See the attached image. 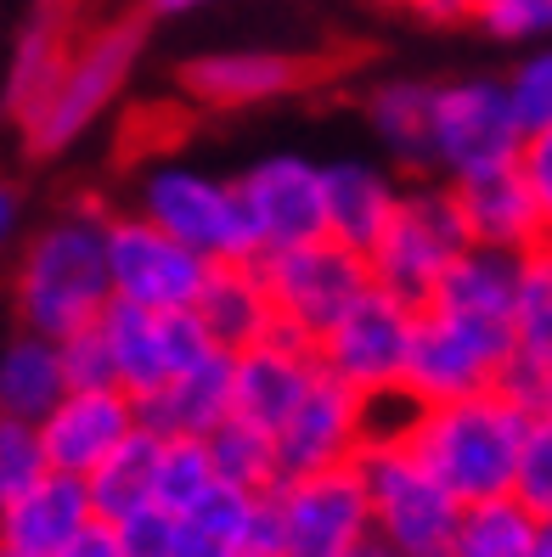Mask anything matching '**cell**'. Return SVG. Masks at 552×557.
<instances>
[{"mask_svg": "<svg viewBox=\"0 0 552 557\" xmlns=\"http://www.w3.org/2000/svg\"><path fill=\"white\" fill-rule=\"evenodd\" d=\"M147 28L152 23H142L136 12L85 23V35L74 40V51L62 62V74L51 79V90L17 119V136H23L28 158H62L119 108V96L130 90V79L142 69Z\"/></svg>", "mask_w": 552, "mask_h": 557, "instance_id": "3", "label": "cell"}, {"mask_svg": "<svg viewBox=\"0 0 552 557\" xmlns=\"http://www.w3.org/2000/svg\"><path fill=\"white\" fill-rule=\"evenodd\" d=\"M271 507H277L282 557H344L349 546H361L372 535L367 530V490H361L355 462L299 473V479H277Z\"/></svg>", "mask_w": 552, "mask_h": 557, "instance_id": "14", "label": "cell"}, {"mask_svg": "<svg viewBox=\"0 0 552 557\" xmlns=\"http://www.w3.org/2000/svg\"><path fill=\"white\" fill-rule=\"evenodd\" d=\"M513 502H525L530 512L552 518V417H530L525 440H518V462H513Z\"/></svg>", "mask_w": 552, "mask_h": 557, "instance_id": "35", "label": "cell"}, {"mask_svg": "<svg viewBox=\"0 0 552 557\" xmlns=\"http://www.w3.org/2000/svg\"><path fill=\"white\" fill-rule=\"evenodd\" d=\"M79 35H85V0H28L23 23L7 40V69H0V113L12 124L51 90Z\"/></svg>", "mask_w": 552, "mask_h": 557, "instance_id": "17", "label": "cell"}, {"mask_svg": "<svg viewBox=\"0 0 552 557\" xmlns=\"http://www.w3.org/2000/svg\"><path fill=\"white\" fill-rule=\"evenodd\" d=\"M344 557H395V552H389V546H378V541H372V535H367V541H361V546H349V552H344Z\"/></svg>", "mask_w": 552, "mask_h": 557, "instance_id": "45", "label": "cell"}, {"mask_svg": "<svg viewBox=\"0 0 552 557\" xmlns=\"http://www.w3.org/2000/svg\"><path fill=\"white\" fill-rule=\"evenodd\" d=\"M372 440V400L355 395L349 383L316 372L299 406L282 417V429L271 434L277 450V479H299L321 468H349L355 450Z\"/></svg>", "mask_w": 552, "mask_h": 557, "instance_id": "15", "label": "cell"}, {"mask_svg": "<svg viewBox=\"0 0 552 557\" xmlns=\"http://www.w3.org/2000/svg\"><path fill=\"white\" fill-rule=\"evenodd\" d=\"M108 344V367H113V388H124L130 400L152 395L158 383H170L175 372L198 367L214 349L204 321L192 310H136V305H108L96 315Z\"/></svg>", "mask_w": 552, "mask_h": 557, "instance_id": "13", "label": "cell"}, {"mask_svg": "<svg viewBox=\"0 0 552 557\" xmlns=\"http://www.w3.org/2000/svg\"><path fill=\"white\" fill-rule=\"evenodd\" d=\"M254 496L232 484H214L204 502H192L186 512H175V541L170 557H237L243 530H248Z\"/></svg>", "mask_w": 552, "mask_h": 557, "instance_id": "30", "label": "cell"}, {"mask_svg": "<svg viewBox=\"0 0 552 557\" xmlns=\"http://www.w3.org/2000/svg\"><path fill=\"white\" fill-rule=\"evenodd\" d=\"M90 496L85 479L74 473H46L40 484H28L12 507H0V546L17 557H57L85 523H90Z\"/></svg>", "mask_w": 552, "mask_h": 557, "instance_id": "24", "label": "cell"}, {"mask_svg": "<svg viewBox=\"0 0 552 557\" xmlns=\"http://www.w3.org/2000/svg\"><path fill=\"white\" fill-rule=\"evenodd\" d=\"M232 186H237V203H243L254 259L321 237V163L316 158L271 152V158L248 163Z\"/></svg>", "mask_w": 552, "mask_h": 557, "instance_id": "16", "label": "cell"}, {"mask_svg": "<svg viewBox=\"0 0 552 557\" xmlns=\"http://www.w3.org/2000/svg\"><path fill=\"white\" fill-rule=\"evenodd\" d=\"M62 360H57V338L40 333H23L0 344V417H17V422H40L57 395H62Z\"/></svg>", "mask_w": 552, "mask_h": 557, "instance_id": "27", "label": "cell"}, {"mask_svg": "<svg viewBox=\"0 0 552 557\" xmlns=\"http://www.w3.org/2000/svg\"><path fill=\"white\" fill-rule=\"evenodd\" d=\"M113 535H119V552L124 557H170V541H175V512L164 507H136V512H124L113 523Z\"/></svg>", "mask_w": 552, "mask_h": 557, "instance_id": "39", "label": "cell"}, {"mask_svg": "<svg viewBox=\"0 0 552 557\" xmlns=\"http://www.w3.org/2000/svg\"><path fill=\"white\" fill-rule=\"evenodd\" d=\"M192 315L204 321V333L214 349L237 355L259 338L277 333V310H271V293L266 276H259L254 259H225V265H209L198 299H192Z\"/></svg>", "mask_w": 552, "mask_h": 557, "instance_id": "23", "label": "cell"}, {"mask_svg": "<svg viewBox=\"0 0 552 557\" xmlns=\"http://www.w3.org/2000/svg\"><path fill=\"white\" fill-rule=\"evenodd\" d=\"M525 136L513 129L502 79L496 74H463V79H434L429 96V170L434 181L457 186L474 175L507 170L518 158Z\"/></svg>", "mask_w": 552, "mask_h": 557, "instance_id": "8", "label": "cell"}, {"mask_svg": "<svg viewBox=\"0 0 552 557\" xmlns=\"http://www.w3.org/2000/svg\"><path fill=\"white\" fill-rule=\"evenodd\" d=\"M220 0H136V17L142 23H170V17H192V12H209Z\"/></svg>", "mask_w": 552, "mask_h": 557, "instance_id": "44", "label": "cell"}, {"mask_svg": "<svg viewBox=\"0 0 552 557\" xmlns=\"http://www.w3.org/2000/svg\"><path fill=\"white\" fill-rule=\"evenodd\" d=\"M463 248H468V225L457 209V191L434 175H412L395 198V214H389V225L367 253V276L372 287L395 293V299L417 310L429 305L434 282Z\"/></svg>", "mask_w": 552, "mask_h": 557, "instance_id": "4", "label": "cell"}, {"mask_svg": "<svg viewBox=\"0 0 552 557\" xmlns=\"http://www.w3.org/2000/svg\"><path fill=\"white\" fill-rule=\"evenodd\" d=\"M214 468L204 440H158V462H152V507L186 512L192 502H204L214 490Z\"/></svg>", "mask_w": 552, "mask_h": 557, "instance_id": "33", "label": "cell"}, {"mask_svg": "<svg viewBox=\"0 0 552 557\" xmlns=\"http://www.w3.org/2000/svg\"><path fill=\"white\" fill-rule=\"evenodd\" d=\"M17 237H23V191L0 175V253H7Z\"/></svg>", "mask_w": 552, "mask_h": 557, "instance_id": "43", "label": "cell"}, {"mask_svg": "<svg viewBox=\"0 0 552 557\" xmlns=\"http://www.w3.org/2000/svg\"><path fill=\"white\" fill-rule=\"evenodd\" d=\"M57 557H124V552H119V535H113V523L90 518L85 530H79V535H74L69 546H62Z\"/></svg>", "mask_w": 552, "mask_h": 557, "instance_id": "41", "label": "cell"}, {"mask_svg": "<svg viewBox=\"0 0 552 557\" xmlns=\"http://www.w3.org/2000/svg\"><path fill=\"white\" fill-rule=\"evenodd\" d=\"M507 355H513L507 321L417 305L406 367H401V400L440 406V400H463V395H479V388H496V372L507 367Z\"/></svg>", "mask_w": 552, "mask_h": 557, "instance_id": "6", "label": "cell"}, {"mask_svg": "<svg viewBox=\"0 0 552 557\" xmlns=\"http://www.w3.org/2000/svg\"><path fill=\"white\" fill-rule=\"evenodd\" d=\"M136 214L152 220L158 232H170L181 248H192L198 259H209V265L254 259L237 186L225 175L192 170V163H181V158L147 163V170L136 175Z\"/></svg>", "mask_w": 552, "mask_h": 557, "instance_id": "7", "label": "cell"}, {"mask_svg": "<svg viewBox=\"0 0 552 557\" xmlns=\"http://www.w3.org/2000/svg\"><path fill=\"white\" fill-rule=\"evenodd\" d=\"M412 305L395 299L383 287H367L328 333L316 338V367L349 383L367 400L401 395V367H406V344H412Z\"/></svg>", "mask_w": 552, "mask_h": 557, "instance_id": "10", "label": "cell"}, {"mask_svg": "<svg viewBox=\"0 0 552 557\" xmlns=\"http://www.w3.org/2000/svg\"><path fill=\"white\" fill-rule=\"evenodd\" d=\"M57 360H62V383L69 388H113V367H108V344L102 326H79V333L57 338Z\"/></svg>", "mask_w": 552, "mask_h": 557, "instance_id": "38", "label": "cell"}, {"mask_svg": "<svg viewBox=\"0 0 552 557\" xmlns=\"http://www.w3.org/2000/svg\"><path fill=\"white\" fill-rule=\"evenodd\" d=\"M102 225H108V209L69 203L40 232L23 237L17 265H12V310L23 321V333L69 338L113 305Z\"/></svg>", "mask_w": 552, "mask_h": 557, "instance_id": "1", "label": "cell"}, {"mask_svg": "<svg viewBox=\"0 0 552 557\" xmlns=\"http://www.w3.org/2000/svg\"><path fill=\"white\" fill-rule=\"evenodd\" d=\"M46 468V450L35 422H17V417H0V507H12L28 484H40Z\"/></svg>", "mask_w": 552, "mask_h": 557, "instance_id": "36", "label": "cell"}, {"mask_svg": "<svg viewBox=\"0 0 552 557\" xmlns=\"http://www.w3.org/2000/svg\"><path fill=\"white\" fill-rule=\"evenodd\" d=\"M130 429H136V400L124 388H62L57 406L35 422L46 468L74 479H85Z\"/></svg>", "mask_w": 552, "mask_h": 557, "instance_id": "18", "label": "cell"}, {"mask_svg": "<svg viewBox=\"0 0 552 557\" xmlns=\"http://www.w3.org/2000/svg\"><path fill=\"white\" fill-rule=\"evenodd\" d=\"M254 265H259V276H266L277 326H282V333H294V338H305L310 349L372 287L367 259L339 248V243H328V237L282 248V253H266V259H254Z\"/></svg>", "mask_w": 552, "mask_h": 557, "instance_id": "9", "label": "cell"}, {"mask_svg": "<svg viewBox=\"0 0 552 557\" xmlns=\"http://www.w3.org/2000/svg\"><path fill=\"white\" fill-rule=\"evenodd\" d=\"M232 417V355L209 349L198 367L175 372L136 400V422L158 440H204Z\"/></svg>", "mask_w": 552, "mask_h": 557, "instance_id": "22", "label": "cell"}, {"mask_svg": "<svg viewBox=\"0 0 552 557\" xmlns=\"http://www.w3.org/2000/svg\"><path fill=\"white\" fill-rule=\"evenodd\" d=\"M525 429L530 417L513 400H502L496 388H479V395H463V400L412 406L395 440L445 484L451 502L474 507L513 490V462H518Z\"/></svg>", "mask_w": 552, "mask_h": 557, "instance_id": "2", "label": "cell"}, {"mask_svg": "<svg viewBox=\"0 0 552 557\" xmlns=\"http://www.w3.org/2000/svg\"><path fill=\"white\" fill-rule=\"evenodd\" d=\"M372 7H406V0H372Z\"/></svg>", "mask_w": 552, "mask_h": 557, "instance_id": "46", "label": "cell"}, {"mask_svg": "<svg viewBox=\"0 0 552 557\" xmlns=\"http://www.w3.org/2000/svg\"><path fill=\"white\" fill-rule=\"evenodd\" d=\"M355 473L367 490V530L378 546H389L395 557H445L463 507L395 434L355 450Z\"/></svg>", "mask_w": 552, "mask_h": 557, "instance_id": "5", "label": "cell"}, {"mask_svg": "<svg viewBox=\"0 0 552 557\" xmlns=\"http://www.w3.org/2000/svg\"><path fill=\"white\" fill-rule=\"evenodd\" d=\"M513 170L530 181V191H541V198L552 203V136H536V141H525V147H518Z\"/></svg>", "mask_w": 552, "mask_h": 557, "instance_id": "40", "label": "cell"}, {"mask_svg": "<svg viewBox=\"0 0 552 557\" xmlns=\"http://www.w3.org/2000/svg\"><path fill=\"white\" fill-rule=\"evenodd\" d=\"M507 333L518 360H541L552 367V253H525L513 287V310H507Z\"/></svg>", "mask_w": 552, "mask_h": 557, "instance_id": "32", "label": "cell"}, {"mask_svg": "<svg viewBox=\"0 0 552 557\" xmlns=\"http://www.w3.org/2000/svg\"><path fill=\"white\" fill-rule=\"evenodd\" d=\"M445 557H552V518L530 512L513 496L474 502L457 512Z\"/></svg>", "mask_w": 552, "mask_h": 557, "instance_id": "25", "label": "cell"}, {"mask_svg": "<svg viewBox=\"0 0 552 557\" xmlns=\"http://www.w3.org/2000/svg\"><path fill=\"white\" fill-rule=\"evenodd\" d=\"M328 62L310 51H277V46H237V51H198L175 69L181 102L209 108V113H237V108H266L282 96L310 90Z\"/></svg>", "mask_w": 552, "mask_h": 557, "instance_id": "12", "label": "cell"}, {"mask_svg": "<svg viewBox=\"0 0 552 557\" xmlns=\"http://www.w3.org/2000/svg\"><path fill=\"white\" fill-rule=\"evenodd\" d=\"M395 198H401V181L367 158L321 163V237L367 259L389 214H395Z\"/></svg>", "mask_w": 552, "mask_h": 557, "instance_id": "21", "label": "cell"}, {"mask_svg": "<svg viewBox=\"0 0 552 557\" xmlns=\"http://www.w3.org/2000/svg\"><path fill=\"white\" fill-rule=\"evenodd\" d=\"M457 209L468 225V243L479 248H502V253H541L547 232H552V203L541 191H530V181L513 170H491V175H474L457 181Z\"/></svg>", "mask_w": 552, "mask_h": 557, "instance_id": "20", "label": "cell"}, {"mask_svg": "<svg viewBox=\"0 0 552 557\" xmlns=\"http://www.w3.org/2000/svg\"><path fill=\"white\" fill-rule=\"evenodd\" d=\"M406 12L429 28H451V23H474V0H406Z\"/></svg>", "mask_w": 552, "mask_h": 557, "instance_id": "42", "label": "cell"}, {"mask_svg": "<svg viewBox=\"0 0 552 557\" xmlns=\"http://www.w3.org/2000/svg\"><path fill=\"white\" fill-rule=\"evenodd\" d=\"M518 265H525V253H502V248H479V243H468V248L445 265V276L434 282L429 305H440V310H463V315L507 321V310H513V287H518Z\"/></svg>", "mask_w": 552, "mask_h": 557, "instance_id": "26", "label": "cell"}, {"mask_svg": "<svg viewBox=\"0 0 552 557\" xmlns=\"http://www.w3.org/2000/svg\"><path fill=\"white\" fill-rule=\"evenodd\" d=\"M474 23L507 46H530L552 28V0H474Z\"/></svg>", "mask_w": 552, "mask_h": 557, "instance_id": "37", "label": "cell"}, {"mask_svg": "<svg viewBox=\"0 0 552 557\" xmlns=\"http://www.w3.org/2000/svg\"><path fill=\"white\" fill-rule=\"evenodd\" d=\"M102 248H108L113 299L136 305V310H192V299H198V287L209 276V259L181 248L170 232H158L136 209L108 214Z\"/></svg>", "mask_w": 552, "mask_h": 557, "instance_id": "11", "label": "cell"}, {"mask_svg": "<svg viewBox=\"0 0 552 557\" xmlns=\"http://www.w3.org/2000/svg\"><path fill=\"white\" fill-rule=\"evenodd\" d=\"M316 349L294 333H277L271 338H259L248 349L232 355V417L254 422V429H266L277 434L282 429V417L299 406V395L310 388L316 377Z\"/></svg>", "mask_w": 552, "mask_h": 557, "instance_id": "19", "label": "cell"}, {"mask_svg": "<svg viewBox=\"0 0 552 557\" xmlns=\"http://www.w3.org/2000/svg\"><path fill=\"white\" fill-rule=\"evenodd\" d=\"M0 557H17V552H7V546H0Z\"/></svg>", "mask_w": 552, "mask_h": 557, "instance_id": "47", "label": "cell"}, {"mask_svg": "<svg viewBox=\"0 0 552 557\" xmlns=\"http://www.w3.org/2000/svg\"><path fill=\"white\" fill-rule=\"evenodd\" d=\"M502 102H507V119L525 141L552 136V57L547 51L518 57L502 74Z\"/></svg>", "mask_w": 552, "mask_h": 557, "instance_id": "34", "label": "cell"}, {"mask_svg": "<svg viewBox=\"0 0 552 557\" xmlns=\"http://www.w3.org/2000/svg\"><path fill=\"white\" fill-rule=\"evenodd\" d=\"M204 450H209V468L220 484L232 490H248V496H259V490L277 484V450H271V434L254 429V422L243 417H225L214 434H204Z\"/></svg>", "mask_w": 552, "mask_h": 557, "instance_id": "31", "label": "cell"}, {"mask_svg": "<svg viewBox=\"0 0 552 557\" xmlns=\"http://www.w3.org/2000/svg\"><path fill=\"white\" fill-rule=\"evenodd\" d=\"M152 462H158V434H147L142 422L130 429L102 462L85 473V496H90V512L102 523H119L124 512H136L152 502Z\"/></svg>", "mask_w": 552, "mask_h": 557, "instance_id": "29", "label": "cell"}, {"mask_svg": "<svg viewBox=\"0 0 552 557\" xmlns=\"http://www.w3.org/2000/svg\"><path fill=\"white\" fill-rule=\"evenodd\" d=\"M429 96L434 79H383L367 90V124L401 170H429Z\"/></svg>", "mask_w": 552, "mask_h": 557, "instance_id": "28", "label": "cell"}]
</instances>
